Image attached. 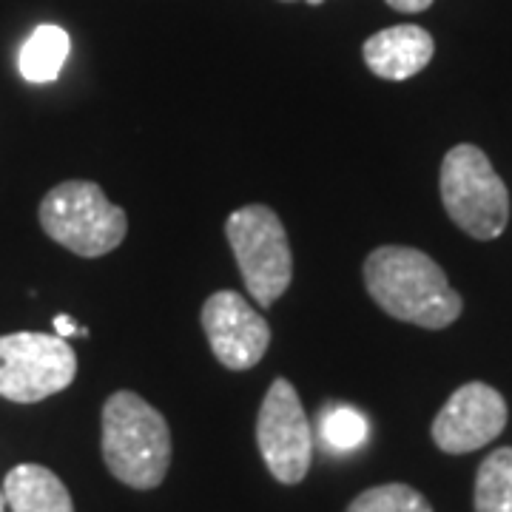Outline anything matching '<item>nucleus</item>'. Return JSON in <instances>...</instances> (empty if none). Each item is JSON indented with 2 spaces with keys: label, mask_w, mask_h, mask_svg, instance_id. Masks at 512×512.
<instances>
[{
  "label": "nucleus",
  "mask_w": 512,
  "mask_h": 512,
  "mask_svg": "<svg viewBox=\"0 0 512 512\" xmlns=\"http://www.w3.org/2000/svg\"><path fill=\"white\" fill-rule=\"evenodd\" d=\"M40 225L57 245L69 248L77 256L94 259L123 245L128 217L97 183L69 180L55 185L43 197Z\"/></svg>",
  "instance_id": "nucleus-3"
},
{
  "label": "nucleus",
  "mask_w": 512,
  "mask_h": 512,
  "mask_svg": "<svg viewBox=\"0 0 512 512\" xmlns=\"http://www.w3.org/2000/svg\"><path fill=\"white\" fill-rule=\"evenodd\" d=\"M77 376V356L57 333L0 336V396L35 404L66 390Z\"/></svg>",
  "instance_id": "nucleus-6"
},
{
  "label": "nucleus",
  "mask_w": 512,
  "mask_h": 512,
  "mask_svg": "<svg viewBox=\"0 0 512 512\" xmlns=\"http://www.w3.org/2000/svg\"><path fill=\"white\" fill-rule=\"evenodd\" d=\"M285 3H293V0H285ZM305 3H311V6H319V3H325V0H305Z\"/></svg>",
  "instance_id": "nucleus-19"
},
{
  "label": "nucleus",
  "mask_w": 512,
  "mask_h": 512,
  "mask_svg": "<svg viewBox=\"0 0 512 512\" xmlns=\"http://www.w3.org/2000/svg\"><path fill=\"white\" fill-rule=\"evenodd\" d=\"M3 495L12 512H74L66 484L40 464H18L9 470Z\"/></svg>",
  "instance_id": "nucleus-11"
},
{
  "label": "nucleus",
  "mask_w": 512,
  "mask_h": 512,
  "mask_svg": "<svg viewBox=\"0 0 512 512\" xmlns=\"http://www.w3.org/2000/svg\"><path fill=\"white\" fill-rule=\"evenodd\" d=\"M348 512H433V507L419 490L407 484H382L356 495Z\"/></svg>",
  "instance_id": "nucleus-15"
},
{
  "label": "nucleus",
  "mask_w": 512,
  "mask_h": 512,
  "mask_svg": "<svg viewBox=\"0 0 512 512\" xmlns=\"http://www.w3.org/2000/svg\"><path fill=\"white\" fill-rule=\"evenodd\" d=\"M55 330L60 339H66V336H89V330L80 328L72 316H66V313H57L55 316Z\"/></svg>",
  "instance_id": "nucleus-16"
},
{
  "label": "nucleus",
  "mask_w": 512,
  "mask_h": 512,
  "mask_svg": "<svg viewBox=\"0 0 512 512\" xmlns=\"http://www.w3.org/2000/svg\"><path fill=\"white\" fill-rule=\"evenodd\" d=\"M256 447L279 484H299L311 470V427L299 393L288 379H274L262 399L256 419Z\"/></svg>",
  "instance_id": "nucleus-7"
},
{
  "label": "nucleus",
  "mask_w": 512,
  "mask_h": 512,
  "mask_svg": "<svg viewBox=\"0 0 512 512\" xmlns=\"http://www.w3.org/2000/svg\"><path fill=\"white\" fill-rule=\"evenodd\" d=\"M476 512H512V447H501L481 461Z\"/></svg>",
  "instance_id": "nucleus-13"
},
{
  "label": "nucleus",
  "mask_w": 512,
  "mask_h": 512,
  "mask_svg": "<svg viewBox=\"0 0 512 512\" xmlns=\"http://www.w3.org/2000/svg\"><path fill=\"white\" fill-rule=\"evenodd\" d=\"M103 458L126 487H160L171 467V430L163 413L131 390L111 393L103 404Z\"/></svg>",
  "instance_id": "nucleus-2"
},
{
  "label": "nucleus",
  "mask_w": 512,
  "mask_h": 512,
  "mask_svg": "<svg viewBox=\"0 0 512 512\" xmlns=\"http://www.w3.org/2000/svg\"><path fill=\"white\" fill-rule=\"evenodd\" d=\"M205 339L228 370H248L262 362L271 345L265 316L237 291H217L202 305Z\"/></svg>",
  "instance_id": "nucleus-8"
},
{
  "label": "nucleus",
  "mask_w": 512,
  "mask_h": 512,
  "mask_svg": "<svg viewBox=\"0 0 512 512\" xmlns=\"http://www.w3.org/2000/svg\"><path fill=\"white\" fill-rule=\"evenodd\" d=\"M370 299L387 316L427 330H441L461 316L458 296L436 259L404 245H382L365 259Z\"/></svg>",
  "instance_id": "nucleus-1"
},
{
  "label": "nucleus",
  "mask_w": 512,
  "mask_h": 512,
  "mask_svg": "<svg viewBox=\"0 0 512 512\" xmlns=\"http://www.w3.org/2000/svg\"><path fill=\"white\" fill-rule=\"evenodd\" d=\"M242 282L259 308H271L293 279L291 242L285 225L268 205H245L225 222Z\"/></svg>",
  "instance_id": "nucleus-5"
},
{
  "label": "nucleus",
  "mask_w": 512,
  "mask_h": 512,
  "mask_svg": "<svg viewBox=\"0 0 512 512\" xmlns=\"http://www.w3.org/2000/svg\"><path fill=\"white\" fill-rule=\"evenodd\" d=\"M507 427L504 396L484 382L461 384L433 421V441L450 456L487 447Z\"/></svg>",
  "instance_id": "nucleus-9"
},
{
  "label": "nucleus",
  "mask_w": 512,
  "mask_h": 512,
  "mask_svg": "<svg viewBox=\"0 0 512 512\" xmlns=\"http://www.w3.org/2000/svg\"><path fill=\"white\" fill-rule=\"evenodd\" d=\"M69 52H72V40L66 35V29L52 26V23L37 26L35 32L26 37V43L20 46L18 69L23 80H29V83L57 80V74L66 66Z\"/></svg>",
  "instance_id": "nucleus-12"
},
{
  "label": "nucleus",
  "mask_w": 512,
  "mask_h": 512,
  "mask_svg": "<svg viewBox=\"0 0 512 512\" xmlns=\"http://www.w3.org/2000/svg\"><path fill=\"white\" fill-rule=\"evenodd\" d=\"M319 433L328 450L350 453L367 441V419L350 404H333L328 410H322Z\"/></svg>",
  "instance_id": "nucleus-14"
},
{
  "label": "nucleus",
  "mask_w": 512,
  "mask_h": 512,
  "mask_svg": "<svg viewBox=\"0 0 512 512\" xmlns=\"http://www.w3.org/2000/svg\"><path fill=\"white\" fill-rule=\"evenodd\" d=\"M0 512H6V495H3V487H0Z\"/></svg>",
  "instance_id": "nucleus-18"
},
{
  "label": "nucleus",
  "mask_w": 512,
  "mask_h": 512,
  "mask_svg": "<svg viewBox=\"0 0 512 512\" xmlns=\"http://www.w3.org/2000/svg\"><path fill=\"white\" fill-rule=\"evenodd\" d=\"M441 202L447 217L473 239H495L510 222V194L478 146L450 148L441 163Z\"/></svg>",
  "instance_id": "nucleus-4"
},
{
  "label": "nucleus",
  "mask_w": 512,
  "mask_h": 512,
  "mask_svg": "<svg viewBox=\"0 0 512 512\" xmlns=\"http://www.w3.org/2000/svg\"><path fill=\"white\" fill-rule=\"evenodd\" d=\"M384 3L396 12H407V15H416V12H424L433 6V0H384Z\"/></svg>",
  "instance_id": "nucleus-17"
},
{
  "label": "nucleus",
  "mask_w": 512,
  "mask_h": 512,
  "mask_svg": "<svg viewBox=\"0 0 512 512\" xmlns=\"http://www.w3.org/2000/svg\"><path fill=\"white\" fill-rule=\"evenodd\" d=\"M433 52H436L433 35L413 23L382 29V32L367 37L362 46L367 69L376 77L393 80V83L410 80L421 69H427V63L433 60Z\"/></svg>",
  "instance_id": "nucleus-10"
}]
</instances>
